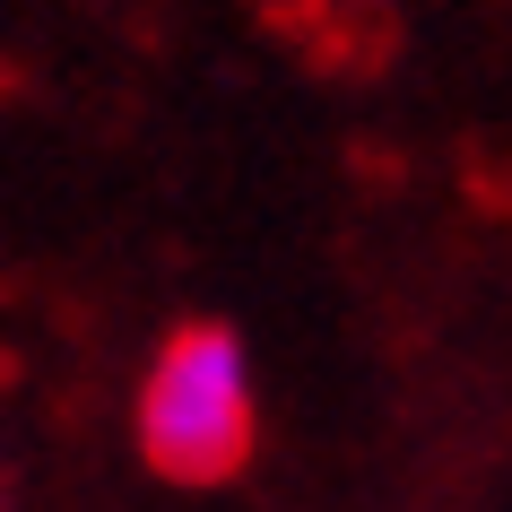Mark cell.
Masks as SVG:
<instances>
[{
	"label": "cell",
	"mask_w": 512,
	"mask_h": 512,
	"mask_svg": "<svg viewBox=\"0 0 512 512\" xmlns=\"http://www.w3.org/2000/svg\"><path fill=\"white\" fill-rule=\"evenodd\" d=\"M139 452L174 486H217L235 478L252 452V365H243L235 330L191 322L165 339L139 391Z\"/></svg>",
	"instance_id": "cell-1"
}]
</instances>
